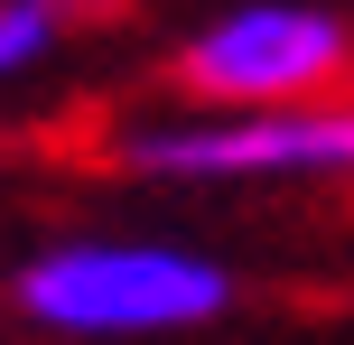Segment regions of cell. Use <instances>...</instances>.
<instances>
[{"label": "cell", "instance_id": "1", "mask_svg": "<svg viewBox=\"0 0 354 345\" xmlns=\"http://www.w3.org/2000/svg\"><path fill=\"white\" fill-rule=\"evenodd\" d=\"M233 290L243 280L214 252L140 234H75L10 280L19 317L47 336H196L233 308Z\"/></svg>", "mask_w": 354, "mask_h": 345}, {"label": "cell", "instance_id": "2", "mask_svg": "<svg viewBox=\"0 0 354 345\" xmlns=\"http://www.w3.org/2000/svg\"><path fill=\"white\" fill-rule=\"evenodd\" d=\"M112 168L168 187H270V178H354V93L308 103H205L177 122H122Z\"/></svg>", "mask_w": 354, "mask_h": 345}, {"label": "cell", "instance_id": "3", "mask_svg": "<svg viewBox=\"0 0 354 345\" xmlns=\"http://www.w3.org/2000/svg\"><path fill=\"white\" fill-rule=\"evenodd\" d=\"M345 66L354 37L317 0H243L177 47V84L196 103H308V93H336Z\"/></svg>", "mask_w": 354, "mask_h": 345}, {"label": "cell", "instance_id": "4", "mask_svg": "<svg viewBox=\"0 0 354 345\" xmlns=\"http://www.w3.org/2000/svg\"><path fill=\"white\" fill-rule=\"evenodd\" d=\"M66 47V0H0V84L37 75Z\"/></svg>", "mask_w": 354, "mask_h": 345}]
</instances>
